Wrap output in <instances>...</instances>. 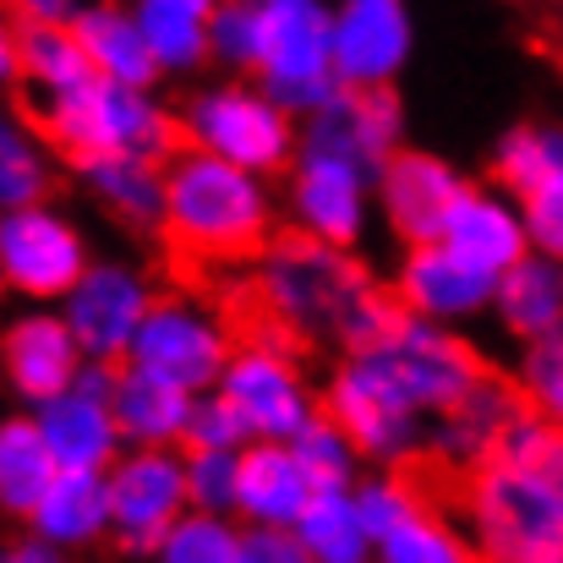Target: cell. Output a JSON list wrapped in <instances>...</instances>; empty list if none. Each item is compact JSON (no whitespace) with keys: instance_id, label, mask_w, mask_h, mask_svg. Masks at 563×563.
Instances as JSON below:
<instances>
[{"instance_id":"obj_42","label":"cell","mask_w":563,"mask_h":563,"mask_svg":"<svg viewBox=\"0 0 563 563\" xmlns=\"http://www.w3.org/2000/svg\"><path fill=\"white\" fill-rule=\"evenodd\" d=\"M520 213H526L531 252L563 263V170H553L548 181H537V187L526 191L520 197Z\"/></svg>"},{"instance_id":"obj_44","label":"cell","mask_w":563,"mask_h":563,"mask_svg":"<svg viewBox=\"0 0 563 563\" xmlns=\"http://www.w3.org/2000/svg\"><path fill=\"white\" fill-rule=\"evenodd\" d=\"M241 563H312L296 531H241Z\"/></svg>"},{"instance_id":"obj_2","label":"cell","mask_w":563,"mask_h":563,"mask_svg":"<svg viewBox=\"0 0 563 563\" xmlns=\"http://www.w3.org/2000/svg\"><path fill=\"white\" fill-rule=\"evenodd\" d=\"M165 224L191 257H246L268 235V187L187 148L165 170Z\"/></svg>"},{"instance_id":"obj_3","label":"cell","mask_w":563,"mask_h":563,"mask_svg":"<svg viewBox=\"0 0 563 563\" xmlns=\"http://www.w3.org/2000/svg\"><path fill=\"white\" fill-rule=\"evenodd\" d=\"M465 542L482 563H559L563 504L537 465H504L471 476L465 493Z\"/></svg>"},{"instance_id":"obj_43","label":"cell","mask_w":563,"mask_h":563,"mask_svg":"<svg viewBox=\"0 0 563 563\" xmlns=\"http://www.w3.org/2000/svg\"><path fill=\"white\" fill-rule=\"evenodd\" d=\"M187 443L191 454H241L246 449V427L235 421V410L219 394H197L187 421Z\"/></svg>"},{"instance_id":"obj_32","label":"cell","mask_w":563,"mask_h":563,"mask_svg":"<svg viewBox=\"0 0 563 563\" xmlns=\"http://www.w3.org/2000/svg\"><path fill=\"white\" fill-rule=\"evenodd\" d=\"M93 197L126 224H165V170L148 159H93L77 165Z\"/></svg>"},{"instance_id":"obj_26","label":"cell","mask_w":563,"mask_h":563,"mask_svg":"<svg viewBox=\"0 0 563 563\" xmlns=\"http://www.w3.org/2000/svg\"><path fill=\"white\" fill-rule=\"evenodd\" d=\"M27 520H33L44 548H88V542H99L110 531V476L60 471Z\"/></svg>"},{"instance_id":"obj_31","label":"cell","mask_w":563,"mask_h":563,"mask_svg":"<svg viewBox=\"0 0 563 563\" xmlns=\"http://www.w3.org/2000/svg\"><path fill=\"white\" fill-rule=\"evenodd\" d=\"M55 460L38 438V421H0V509L11 515H33L38 498L55 482Z\"/></svg>"},{"instance_id":"obj_37","label":"cell","mask_w":563,"mask_h":563,"mask_svg":"<svg viewBox=\"0 0 563 563\" xmlns=\"http://www.w3.org/2000/svg\"><path fill=\"white\" fill-rule=\"evenodd\" d=\"M498 170H504L515 197H526L537 181L563 170V126H520V132H509L504 148H498Z\"/></svg>"},{"instance_id":"obj_40","label":"cell","mask_w":563,"mask_h":563,"mask_svg":"<svg viewBox=\"0 0 563 563\" xmlns=\"http://www.w3.org/2000/svg\"><path fill=\"white\" fill-rule=\"evenodd\" d=\"M351 498H356V515H362V526H367V537H373V542L394 537L405 520H416V515H421V498H416L399 476H373V482H362Z\"/></svg>"},{"instance_id":"obj_17","label":"cell","mask_w":563,"mask_h":563,"mask_svg":"<svg viewBox=\"0 0 563 563\" xmlns=\"http://www.w3.org/2000/svg\"><path fill=\"white\" fill-rule=\"evenodd\" d=\"M367 187H373L367 170H356L345 159L301 154L296 176H290V208L301 219V235L345 252L362 235V224H367Z\"/></svg>"},{"instance_id":"obj_28","label":"cell","mask_w":563,"mask_h":563,"mask_svg":"<svg viewBox=\"0 0 563 563\" xmlns=\"http://www.w3.org/2000/svg\"><path fill=\"white\" fill-rule=\"evenodd\" d=\"M137 27L159 71H191L213 55V5L202 0H143Z\"/></svg>"},{"instance_id":"obj_23","label":"cell","mask_w":563,"mask_h":563,"mask_svg":"<svg viewBox=\"0 0 563 563\" xmlns=\"http://www.w3.org/2000/svg\"><path fill=\"white\" fill-rule=\"evenodd\" d=\"M526 410H531V405H526L504 377H482V383L432 427V449H438L449 465L487 471V465L504 454V438L515 432V421H520Z\"/></svg>"},{"instance_id":"obj_41","label":"cell","mask_w":563,"mask_h":563,"mask_svg":"<svg viewBox=\"0 0 563 563\" xmlns=\"http://www.w3.org/2000/svg\"><path fill=\"white\" fill-rule=\"evenodd\" d=\"M235 476L241 454H187V498L191 515H230L235 509Z\"/></svg>"},{"instance_id":"obj_16","label":"cell","mask_w":563,"mask_h":563,"mask_svg":"<svg viewBox=\"0 0 563 563\" xmlns=\"http://www.w3.org/2000/svg\"><path fill=\"white\" fill-rule=\"evenodd\" d=\"M443 252H454L465 268H476L482 279H504L515 263L531 257V235H526V213L515 197L504 191H465L438 235Z\"/></svg>"},{"instance_id":"obj_24","label":"cell","mask_w":563,"mask_h":563,"mask_svg":"<svg viewBox=\"0 0 563 563\" xmlns=\"http://www.w3.org/2000/svg\"><path fill=\"white\" fill-rule=\"evenodd\" d=\"M191 405H197V399H191L187 388H176V383H165V377L137 373V367L115 373L110 410H115L121 438L137 443V449H165V443L187 438Z\"/></svg>"},{"instance_id":"obj_47","label":"cell","mask_w":563,"mask_h":563,"mask_svg":"<svg viewBox=\"0 0 563 563\" xmlns=\"http://www.w3.org/2000/svg\"><path fill=\"white\" fill-rule=\"evenodd\" d=\"M11 71H16V27L0 11V77H11Z\"/></svg>"},{"instance_id":"obj_46","label":"cell","mask_w":563,"mask_h":563,"mask_svg":"<svg viewBox=\"0 0 563 563\" xmlns=\"http://www.w3.org/2000/svg\"><path fill=\"white\" fill-rule=\"evenodd\" d=\"M0 563H60V559H55V548H44V542L33 537V542H22V548H11V553H5V559H0Z\"/></svg>"},{"instance_id":"obj_36","label":"cell","mask_w":563,"mask_h":563,"mask_svg":"<svg viewBox=\"0 0 563 563\" xmlns=\"http://www.w3.org/2000/svg\"><path fill=\"white\" fill-rule=\"evenodd\" d=\"M290 449H296V460H301V471L312 476L318 493H351V476H356V460L362 454H356V443L329 416H318Z\"/></svg>"},{"instance_id":"obj_15","label":"cell","mask_w":563,"mask_h":563,"mask_svg":"<svg viewBox=\"0 0 563 563\" xmlns=\"http://www.w3.org/2000/svg\"><path fill=\"white\" fill-rule=\"evenodd\" d=\"M301 154L345 159L367 176H383V165L399 154V104L388 93H340L318 115H307Z\"/></svg>"},{"instance_id":"obj_20","label":"cell","mask_w":563,"mask_h":563,"mask_svg":"<svg viewBox=\"0 0 563 563\" xmlns=\"http://www.w3.org/2000/svg\"><path fill=\"white\" fill-rule=\"evenodd\" d=\"M38 438L55 460V471H88V476H110L115 471V454H121V427H115V410L104 394H88V388H66L60 399L38 405Z\"/></svg>"},{"instance_id":"obj_21","label":"cell","mask_w":563,"mask_h":563,"mask_svg":"<svg viewBox=\"0 0 563 563\" xmlns=\"http://www.w3.org/2000/svg\"><path fill=\"white\" fill-rule=\"evenodd\" d=\"M318 498L312 476L301 471L290 443H246L235 476V515L252 531H296L307 504Z\"/></svg>"},{"instance_id":"obj_35","label":"cell","mask_w":563,"mask_h":563,"mask_svg":"<svg viewBox=\"0 0 563 563\" xmlns=\"http://www.w3.org/2000/svg\"><path fill=\"white\" fill-rule=\"evenodd\" d=\"M268 44V0H230L213 5V55L235 71H257Z\"/></svg>"},{"instance_id":"obj_38","label":"cell","mask_w":563,"mask_h":563,"mask_svg":"<svg viewBox=\"0 0 563 563\" xmlns=\"http://www.w3.org/2000/svg\"><path fill=\"white\" fill-rule=\"evenodd\" d=\"M159 563H241V531L219 515H187L165 542H159Z\"/></svg>"},{"instance_id":"obj_19","label":"cell","mask_w":563,"mask_h":563,"mask_svg":"<svg viewBox=\"0 0 563 563\" xmlns=\"http://www.w3.org/2000/svg\"><path fill=\"white\" fill-rule=\"evenodd\" d=\"M399 312L405 318H421V323H460V318H476L482 307H493L498 285L482 279L476 268H465L454 252H443L438 241L432 246H410L405 268H399Z\"/></svg>"},{"instance_id":"obj_12","label":"cell","mask_w":563,"mask_h":563,"mask_svg":"<svg viewBox=\"0 0 563 563\" xmlns=\"http://www.w3.org/2000/svg\"><path fill=\"white\" fill-rule=\"evenodd\" d=\"M154 312V290L137 268L126 263H93L77 290L66 296V329L77 340V351L88 362H110V356H132L143 323Z\"/></svg>"},{"instance_id":"obj_29","label":"cell","mask_w":563,"mask_h":563,"mask_svg":"<svg viewBox=\"0 0 563 563\" xmlns=\"http://www.w3.org/2000/svg\"><path fill=\"white\" fill-rule=\"evenodd\" d=\"M16 71L33 82L38 104L44 99H60V93H71V88H82L93 77L77 33L71 27H38V22H22L16 27Z\"/></svg>"},{"instance_id":"obj_10","label":"cell","mask_w":563,"mask_h":563,"mask_svg":"<svg viewBox=\"0 0 563 563\" xmlns=\"http://www.w3.org/2000/svg\"><path fill=\"white\" fill-rule=\"evenodd\" d=\"M191 515L187 460L170 449H132L110 471V531L132 553H159V542Z\"/></svg>"},{"instance_id":"obj_34","label":"cell","mask_w":563,"mask_h":563,"mask_svg":"<svg viewBox=\"0 0 563 563\" xmlns=\"http://www.w3.org/2000/svg\"><path fill=\"white\" fill-rule=\"evenodd\" d=\"M44 181H49V165H44L38 143L11 115H0V213L33 208L44 197Z\"/></svg>"},{"instance_id":"obj_11","label":"cell","mask_w":563,"mask_h":563,"mask_svg":"<svg viewBox=\"0 0 563 563\" xmlns=\"http://www.w3.org/2000/svg\"><path fill=\"white\" fill-rule=\"evenodd\" d=\"M88 252H82V235L71 219H60L55 208L33 202V208H16V213H0V279L22 296H71L77 279L88 274Z\"/></svg>"},{"instance_id":"obj_5","label":"cell","mask_w":563,"mask_h":563,"mask_svg":"<svg viewBox=\"0 0 563 563\" xmlns=\"http://www.w3.org/2000/svg\"><path fill=\"white\" fill-rule=\"evenodd\" d=\"M356 362H362L410 416H421V421H432V427L487 377L476 367V356H471V345H465L460 334H449V329H438V323H421V318H405V312L388 323V334H383L377 345L356 351Z\"/></svg>"},{"instance_id":"obj_33","label":"cell","mask_w":563,"mask_h":563,"mask_svg":"<svg viewBox=\"0 0 563 563\" xmlns=\"http://www.w3.org/2000/svg\"><path fill=\"white\" fill-rule=\"evenodd\" d=\"M377 563H476V553L454 526L421 509L416 520H405L394 537L377 542Z\"/></svg>"},{"instance_id":"obj_7","label":"cell","mask_w":563,"mask_h":563,"mask_svg":"<svg viewBox=\"0 0 563 563\" xmlns=\"http://www.w3.org/2000/svg\"><path fill=\"white\" fill-rule=\"evenodd\" d=\"M187 137L197 154L235 165L246 176H268L290 159L296 148V126L290 115L252 82H219L202 88L187 104Z\"/></svg>"},{"instance_id":"obj_14","label":"cell","mask_w":563,"mask_h":563,"mask_svg":"<svg viewBox=\"0 0 563 563\" xmlns=\"http://www.w3.org/2000/svg\"><path fill=\"white\" fill-rule=\"evenodd\" d=\"M410 55V16L399 0H345L334 11V77L345 93H383Z\"/></svg>"},{"instance_id":"obj_9","label":"cell","mask_w":563,"mask_h":563,"mask_svg":"<svg viewBox=\"0 0 563 563\" xmlns=\"http://www.w3.org/2000/svg\"><path fill=\"white\" fill-rule=\"evenodd\" d=\"M230 356H235L230 323H224L213 307L191 301V296L154 301V312H148L137 345H132V367H137V373L165 377V383L187 388L191 399L219 388Z\"/></svg>"},{"instance_id":"obj_48","label":"cell","mask_w":563,"mask_h":563,"mask_svg":"<svg viewBox=\"0 0 563 563\" xmlns=\"http://www.w3.org/2000/svg\"><path fill=\"white\" fill-rule=\"evenodd\" d=\"M559 563H563V559H559Z\"/></svg>"},{"instance_id":"obj_45","label":"cell","mask_w":563,"mask_h":563,"mask_svg":"<svg viewBox=\"0 0 563 563\" xmlns=\"http://www.w3.org/2000/svg\"><path fill=\"white\" fill-rule=\"evenodd\" d=\"M537 471L553 482V493H559V504H563V432H553V443H548V454H542Z\"/></svg>"},{"instance_id":"obj_25","label":"cell","mask_w":563,"mask_h":563,"mask_svg":"<svg viewBox=\"0 0 563 563\" xmlns=\"http://www.w3.org/2000/svg\"><path fill=\"white\" fill-rule=\"evenodd\" d=\"M71 33H77V44H82L93 77L121 82V88H143V93H148V82H154L159 66H154V55H148V38H143V27H137V11H121V5H88V11H77Z\"/></svg>"},{"instance_id":"obj_27","label":"cell","mask_w":563,"mask_h":563,"mask_svg":"<svg viewBox=\"0 0 563 563\" xmlns=\"http://www.w3.org/2000/svg\"><path fill=\"white\" fill-rule=\"evenodd\" d=\"M493 307H498V318L509 323V334H520L526 345L563 334V263L531 252L526 263H515V268L498 279Z\"/></svg>"},{"instance_id":"obj_13","label":"cell","mask_w":563,"mask_h":563,"mask_svg":"<svg viewBox=\"0 0 563 563\" xmlns=\"http://www.w3.org/2000/svg\"><path fill=\"white\" fill-rule=\"evenodd\" d=\"M329 421L356 443V454H373L383 465H394V460H410L432 432H427V421L421 416H410L383 383H377L356 356L340 367L334 377V388H329Z\"/></svg>"},{"instance_id":"obj_8","label":"cell","mask_w":563,"mask_h":563,"mask_svg":"<svg viewBox=\"0 0 563 563\" xmlns=\"http://www.w3.org/2000/svg\"><path fill=\"white\" fill-rule=\"evenodd\" d=\"M213 394L235 410V421L246 427L252 443H296L318 421V399L307 388V373L274 340L235 345V356H230Z\"/></svg>"},{"instance_id":"obj_18","label":"cell","mask_w":563,"mask_h":563,"mask_svg":"<svg viewBox=\"0 0 563 563\" xmlns=\"http://www.w3.org/2000/svg\"><path fill=\"white\" fill-rule=\"evenodd\" d=\"M465 181L432 159V154H394L377 176V197H383V213L388 224L410 241V246H432L454 213V202L465 197Z\"/></svg>"},{"instance_id":"obj_22","label":"cell","mask_w":563,"mask_h":563,"mask_svg":"<svg viewBox=\"0 0 563 563\" xmlns=\"http://www.w3.org/2000/svg\"><path fill=\"white\" fill-rule=\"evenodd\" d=\"M0 362H5V377L22 399H60L77 373L88 367V356L77 351L66 318H49V312H33V318H16L0 340Z\"/></svg>"},{"instance_id":"obj_4","label":"cell","mask_w":563,"mask_h":563,"mask_svg":"<svg viewBox=\"0 0 563 563\" xmlns=\"http://www.w3.org/2000/svg\"><path fill=\"white\" fill-rule=\"evenodd\" d=\"M38 115H44V132L77 165H93V159H148V165H159L165 148H170L165 110L143 88H121V82H104V77H88L82 88H71L60 99H44Z\"/></svg>"},{"instance_id":"obj_1","label":"cell","mask_w":563,"mask_h":563,"mask_svg":"<svg viewBox=\"0 0 563 563\" xmlns=\"http://www.w3.org/2000/svg\"><path fill=\"white\" fill-rule=\"evenodd\" d=\"M252 290L285 334L318 340V345L367 351L399 318V307H388L377 296L373 279L340 246H323L312 235H285V241L263 246Z\"/></svg>"},{"instance_id":"obj_30","label":"cell","mask_w":563,"mask_h":563,"mask_svg":"<svg viewBox=\"0 0 563 563\" xmlns=\"http://www.w3.org/2000/svg\"><path fill=\"white\" fill-rule=\"evenodd\" d=\"M296 542L307 548L312 563H373L377 559V542L367 537L351 493H318L307 504V515L296 520Z\"/></svg>"},{"instance_id":"obj_39","label":"cell","mask_w":563,"mask_h":563,"mask_svg":"<svg viewBox=\"0 0 563 563\" xmlns=\"http://www.w3.org/2000/svg\"><path fill=\"white\" fill-rule=\"evenodd\" d=\"M520 399H526L553 432H563V334L526 345V362H520Z\"/></svg>"},{"instance_id":"obj_6","label":"cell","mask_w":563,"mask_h":563,"mask_svg":"<svg viewBox=\"0 0 563 563\" xmlns=\"http://www.w3.org/2000/svg\"><path fill=\"white\" fill-rule=\"evenodd\" d=\"M263 93L285 115H318L340 99L334 77V11L318 0H268V44H263Z\"/></svg>"}]
</instances>
